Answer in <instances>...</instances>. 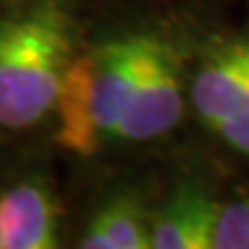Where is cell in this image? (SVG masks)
Masks as SVG:
<instances>
[{
	"label": "cell",
	"mask_w": 249,
	"mask_h": 249,
	"mask_svg": "<svg viewBox=\"0 0 249 249\" xmlns=\"http://www.w3.org/2000/svg\"><path fill=\"white\" fill-rule=\"evenodd\" d=\"M92 18L62 81L53 143L95 171L160 160L189 136L198 9L187 0H102Z\"/></svg>",
	"instance_id": "6da1fadb"
},
{
	"label": "cell",
	"mask_w": 249,
	"mask_h": 249,
	"mask_svg": "<svg viewBox=\"0 0 249 249\" xmlns=\"http://www.w3.org/2000/svg\"><path fill=\"white\" fill-rule=\"evenodd\" d=\"M88 18L76 0H9L0 9V132L53 127Z\"/></svg>",
	"instance_id": "7a4b0ae2"
},
{
	"label": "cell",
	"mask_w": 249,
	"mask_h": 249,
	"mask_svg": "<svg viewBox=\"0 0 249 249\" xmlns=\"http://www.w3.org/2000/svg\"><path fill=\"white\" fill-rule=\"evenodd\" d=\"M187 113L189 136L249 178V17L198 9Z\"/></svg>",
	"instance_id": "3957f363"
},
{
	"label": "cell",
	"mask_w": 249,
	"mask_h": 249,
	"mask_svg": "<svg viewBox=\"0 0 249 249\" xmlns=\"http://www.w3.org/2000/svg\"><path fill=\"white\" fill-rule=\"evenodd\" d=\"M160 160L95 171L97 189L71 245L81 249H150Z\"/></svg>",
	"instance_id": "277c9868"
},
{
	"label": "cell",
	"mask_w": 249,
	"mask_h": 249,
	"mask_svg": "<svg viewBox=\"0 0 249 249\" xmlns=\"http://www.w3.org/2000/svg\"><path fill=\"white\" fill-rule=\"evenodd\" d=\"M62 217L60 198L42 173H28L0 189L2 249L60 247Z\"/></svg>",
	"instance_id": "5b68a950"
},
{
	"label": "cell",
	"mask_w": 249,
	"mask_h": 249,
	"mask_svg": "<svg viewBox=\"0 0 249 249\" xmlns=\"http://www.w3.org/2000/svg\"><path fill=\"white\" fill-rule=\"evenodd\" d=\"M203 12L226 17H249V0H187Z\"/></svg>",
	"instance_id": "8992f818"
},
{
	"label": "cell",
	"mask_w": 249,
	"mask_h": 249,
	"mask_svg": "<svg viewBox=\"0 0 249 249\" xmlns=\"http://www.w3.org/2000/svg\"><path fill=\"white\" fill-rule=\"evenodd\" d=\"M0 249H2V229H0Z\"/></svg>",
	"instance_id": "52a82bcc"
}]
</instances>
